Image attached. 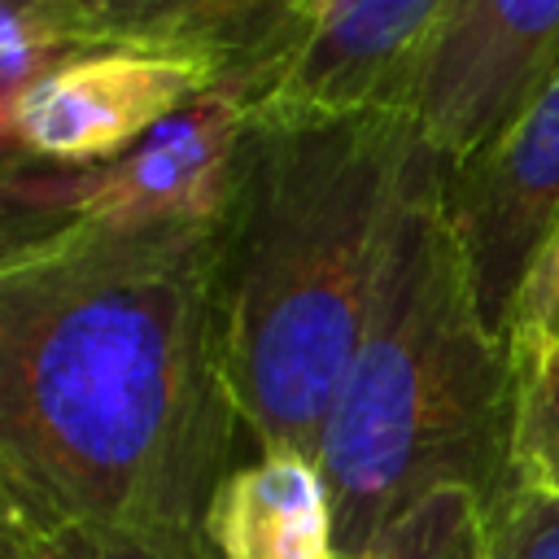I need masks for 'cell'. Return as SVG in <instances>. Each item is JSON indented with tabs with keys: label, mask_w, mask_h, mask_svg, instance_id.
Listing matches in <instances>:
<instances>
[{
	"label": "cell",
	"mask_w": 559,
	"mask_h": 559,
	"mask_svg": "<svg viewBox=\"0 0 559 559\" xmlns=\"http://www.w3.org/2000/svg\"><path fill=\"white\" fill-rule=\"evenodd\" d=\"M83 52L70 0H0V105Z\"/></svg>",
	"instance_id": "7c38bea8"
},
{
	"label": "cell",
	"mask_w": 559,
	"mask_h": 559,
	"mask_svg": "<svg viewBox=\"0 0 559 559\" xmlns=\"http://www.w3.org/2000/svg\"><path fill=\"white\" fill-rule=\"evenodd\" d=\"M210 92L183 61L140 52H83L0 105L4 162L100 166Z\"/></svg>",
	"instance_id": "52a82bcc"
},
{
	"label": "cell",
	"mask_w": 559,
	"mask_h": 559,
	"mask_svg": "<svg viewBox=\"0 0 559 559\" xmlns=\"http://www.w3.org/2000/svg\"><path fill=\"white\" fill-rule=\"evenodd\" d=\"M218 218H66L0 253V515L205 533L240 432Z\"/></svg>",
	"instance_id": "6da1fadb"
},
{
	"label": "cell",
	"mask_w": 559,
	"mask_h": 559,
	"mask_svg": "<svg viewBox=\"0 0 559 559\" xmlns=\"http://www.w3.org/2000/svg\"><path fill=\"white\" fill-rule=\"evenodd\" d=\"M450 559H485V542H480V515L467 524V533L459 537V546L450 550Z\"/></svg>",
	"instance_id": "e0dca14e"
},
{
	"label": "cell",
	"mask_w": 559,
	"mask_h": 559,
	"mask_svg": "<svg viewBox=\"0 0 559 559\" xmlns=\"http://www.w3.org/2000/svg\"><path fill=\"white\" fill-rule=\"evenodd\" d=\"M450 0H323L297 66L253 114L389 109Z\"/></svg>",
	"instance_id": "9c48e42d"
},
{
	"label": "cell",
	"mask_w": 559,
	"mask_h": 559,
	"mask_svg": "<svg viewBox=\"0 0 559 559\" xmlns=\"http://www.w3.org/2000/svg\"><path fill=\"white\" fill-rule=\"evenodd\" d=\"M559 74V0H450L389 109L445 162L507 131Z\"/></svg>",
	"instance_id": "5b68a950"
},
{
	"label": "cell",
	"mask_w": 559,
	"mask_h": 559,
	"mask_svg": "<svg viewBox=\"0 0 559 559\" xmlns=\"http://www.w3.org/2000/svg\"><path fill=\"white\" fill-rule=\"evenodd\" d=\"M0 559H44L35 537H31V528L9 520V515H0Z\"/></svg>",
	"instance_id": "2e32d148"
},
{
	"label": "cell",
	"mask_w": 559,
	"mask_h": 559,
	"mask_svg": "<svg viewBox=\"0 0 559 559\" xmlns=\"http://www.w3.org/2000/svg\"><path fill=\"white\" fill-rule=\"evenodd\" d=\"M253 109L227 92H201L135 148L100 166H52L57 223H197L218 218Z\"/></svg>",
	"instance_id": "ba28073f"
},
{
	"label": "cell",
	"mask_w": 559,
	"mask_h": 559,
	"mask_svg": "<svg viewBox=\"0 0 559 559\" xmlns=\"http://www.w3.org/2000/svg\"><path fill=\"white\" fill-rule=\"evenodd\" d=\"M441 170L415 131L371 314L319 450L336 559L441 489L480 507L511 489L515 349L476 306Z\"/></svg>",
	"instance_id": "3957f363"
},
{
	"label": "cell",
	"mask_w": 559,
	"mask_h": 559,
	"mask_svg": "<svg viewBox=\"0 0 559 559\" xmlns=\"http://www.w3.org/2000/svg\"><path fill=\"white\" fill-rule=\"evenodd\" d=\"M441 201L489 332H559V74L485 148L445 162Z\"/></svg>",
	"instance_id": "277c9868"
},
{
	"label": "cell",
	"mask_w": 559,
	"mask_h": 559,
	"mask_svg": "<svg viewBox=\"0 0 559 559\" xmlns=\"http://www.w3.org/2000/svg\"><path fill=\"white\" fill-rule=\"evenodd\" d=\"M323 0H70L87 52L183 61L249 109L266 105L310 44Z\"/></svg>",
	"instance_id": "8992f818"
},
{
	"label": "cell",
	"mask_w": 559,
	"mask_h": 559,
	"mask_svg": "<svg viewBox=\"0 0 559 559\" xmlns=\"http://www.w3.org/2000/svg\"><path fill=\"white\" fill-rule=\"evenodd\" d=\"M415 127L393 109L253 114L218 214V306L258 454L319 463L389 253Z\"/></svg>",
	"instance_id": "7a4b0ae2"
},
{
	"label": "cell",
	"mask_w": 559,
	"mask_h": 559,
	"mask_svg": "<svg viewBox=\"0 0 559 559\" xmlns=\"http://www.w3.org/2000/svg\"><path fill=\"white\" fill-rule=\"evenodd\" d=\"M26 528L44 559H218L205 533H127V528H83V524H61V528L26 524Z\"/></svg>",
	"instance_id": "5bb4252c"
},
{
	"label": "cell",
	"mask_w": 559,
	"mask_h": 559,
	"mask_svg": "<svg viewBox=\"0 0 559 559\" xmlns=\"http://www.w3.org/2000/svg\"><path fill=\"white\" fill-rule=\"evenodd\" d=\"M205 542L218 559H336L332 493L314 459L258 454L223 480Z\"/></svg>",
	"instance_id": "30bf717a"
},
{
	"label": "cell",
	"mask_w": 559,
	"mask_h": 559,
	"mask_svg": "<svg viewBox=\"0 0 559 559\" xmlns=\"http://www.w3.org/2000/svg\"><path fill=\"white\" fill-rule=\"evenodd\" d=\"M480 515V502L463 489H441L424 502H415L406 515L384 524L362 550L345 559H450L467 524Z\"/></svg>",
	"instance_id": "4fadbf2b"
},
{
	"label": "cell",
	"mask_w": 559,
	"mask_h": 559,
	"mask_svg": "<svg viewBox=\"0 0 559 559\" xmlns=\"http://www.w3.org/2000/svg\"><path fill=\"white\" fill-rule=\"evenodd\" d=\"M511 489L559 498V332H528L515 345Z\"/></svg>",
	"instance_id": "8fae6325"
},
{
	"label": "cell",
	"mask_w": 559,
	"mask_h": 559,
	"mask_svg": "<svg viewBox=\"0 0 559 559\" xmlns=\"http://www.w3.org/2000/svg\"><path fill=\"white\" fill-rule=\"evenodd\" d=\"M485 559H559V498L507 489L480 507Z\"/></svg>",
	"instance_id": "9a60e30c"
}]
</instances>
